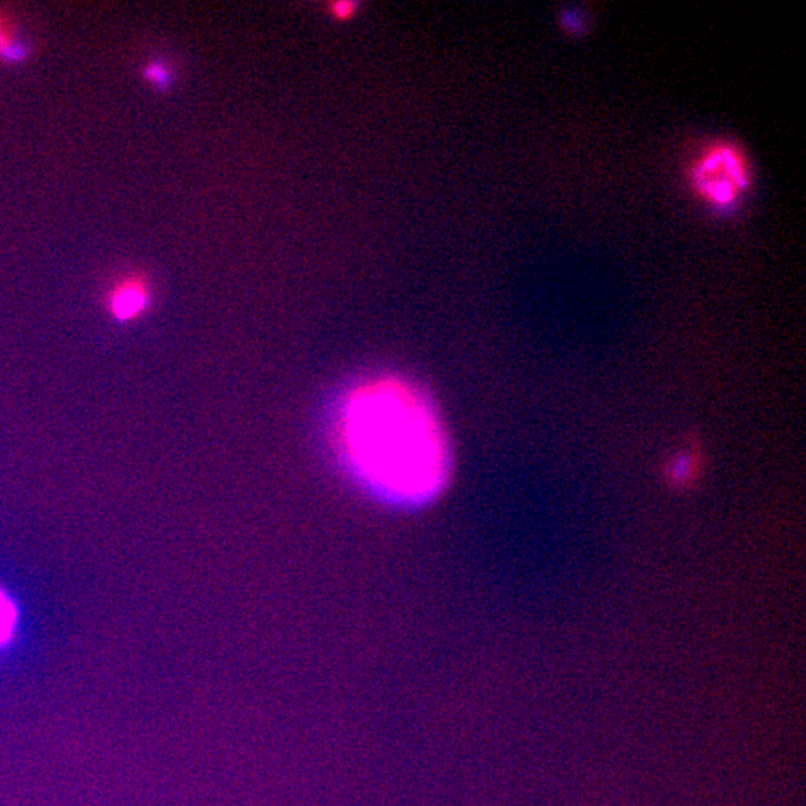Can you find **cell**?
<instances>
[{
	"label": "cell",
	"mask_w": 806,
	"mask_h": 806,
	"mask_svg": "<svg viewBox=\"0 0 806 806\" xmlns=\"http://www.w3.org/2000/svg\"><path fill=\"white\" fill-rule=\"evenodd\" d=\"M333 444L345 471L378 501H435L450 475V444L435 403L412 381L372 375L342 395Z\"/></svg>",
	"instance_id": "cell-1"
},
{
	"label": "cell",
	"mask_w": 806,
	"mask_h": 806,
	"mask_svg": "<svg viewBox=\"0 0 806 806\" xmlns=\"http://www.w3.org/2000/svg\"><path fill=\"white\" fill-rule=\"evenodd\" d=\"M687 184L709 211L732 214L744 202L753 184L750 157L732 139H712L690 159Z\"/></svg>",
	"instance_id": "cell-2"
},
{
	"label": "cell",
	"mask_w": 806,
	"mask_h": 806,
	"mask_svg": "<svg viewBox=\"0 0 806 806\" xmlns=\"http://www.w3.org/2000/svg\"><path fill=\"white\" fill-rule=\"evenodd\" d=\"M150 287L141 275H129L118 281L108 296L109 311L118 321L135 320L150 303Z\"/></svg>",
	"instance_id": "cell-3"
},
{
	"label": "cell",
	"mask_w": 806,
	"mask_h": 806,
	"mask_svg": "<svg viewBox=\"0 0 806 806\" xmlns=\"http://www.w3.org/2000/svg\"><path fill=\"white\" fill-rule=\"evenodd\" d=\"M29 56L27 48L15 38L9 24L0 18V60L6 63L23 62Z\"/></svg>",
	"instance_id": "cell-4"
},
{
	"label": "cell",
	"mask_w": 806,
	"mask_h": 806,
	"mask_svg": "<svg viewBox=\"0 0 806 806\" xmlns=\"http://www.w3.org/2000/svg\"><path fill=\"white\" fill-rule=\"evenodd\" d=\"M145 81L151 86L157 87L159 90L166 89L171 84L172 75L168 66L163 62H150L144 68Z\"/></svg>",
	"instance_id": "cell-5"
},
{
	"label": "cell",
	"mask_w": 806,
	"mask_h": 806,
	"mask_svg": "<svg viewBox=\"0 0 806 806\" xmlns=\"http://www.w3.org/2000/svg\"><path fill=\"white\" fill-rule=\"evenodd\" d=\"M15 624V609L9 599L0 592V644L11 636Z\"/></svg>",
	"instance_id": "cell-6"
}]
</instances>
